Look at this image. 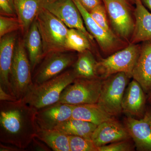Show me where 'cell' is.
Wrapping results in <instances>:
<instances>
[{
  "instance_id": "6da1fadb",
  "label": "cell",
  "mask_w": 151,
  "mask_h": 151,
  "mask_svg": "<svg viewBox=\"0 0 151 151\" xmlns=\"http://www.w3.org/2000/svg\"><path fill=\"white\" fill-rule=\"evenodd\" d=\"M37 110L22 100L0 101V141L24 150L35 139Z\"/></svg>"
},
{
  "instance_id": "7a4b0ae2",
  "label": "cell",
  "mask_w": 151,
  "mask_h": 151,
  "mask_svg": "<svg viewBox=\"0 0 151 151\" xmlns=\"http://www.w3.org/2000/svg\"><path fill=\"white\" fill-rule=\"evenodd\" d=\"M73 69L65 70L54 78L38 84H33L22 100L36 110L59 101L63 91L74 81Z\"/></svg>"
},
{
  "instance_id": "3957f363",
  "label": "cell",
  "mask_w": 151,
  "mask_h": 151,
  "mask_svg": "<svg viewBox=\"0 0 151 151\" xmlns=\"http://www.w3.org/2000/svg\"><path fill=\"white\" fill-rule=\"evenodd\" d=\"M35 20L43 43L44 58L52 52L68 51L65 40L69 29L62 21L43 7Z\"/></svg>"
},
{
  "instance_id": "277c9868",
  "label": "cell",
  "mask_w": 151,
  "mask_h": 151,
  "mask_svg": "<svg viewBox=\"0 0 151 151\" xmlns=\"http://www.w3.org/2000/svg\"><path fill=\"white\" fill-rule=\"evenodd\" d=\"M32 72L24 40L20 39L17 42L10 74L12 93L18 100L22 99L33 85Z\"/></svg>"
},
{
  "instance_id": "5b68a950",
  "label": "cell",
  "mask_w": 151,
  "mask_h": 151,
  "mask_svg": "<svg viewBox=\"0 0 151 151\" xmlns=\"http://www.w3.org/2000/svg\"><path fill=\"white\" fill-rule=\"evenodd\" d=\"M140 47L137 44L129 43L124 48L100 59L97 65L98 77L104 79L113 74L124 72L132 78Z\"/></svg>"
},
{
  "instance_id": "8992f818",
  "label": "cell",
  "mask_w": 151,
  "mask_h": 151,
  "mask_svg": "<svg viewBox=\"0 0 151 151\" xmlns=\"http://www.w3.org/2000/svg\"><path fill=\"white\" fill-rule=\"evenodd\" d=\"M113 32L130 43L135 26L134 9L127 0H102Z\"/></svg>"
},
{
  "instance_id": "52a82bcc",
  "label": "cell",
  "mask_w": 151,
  "mask_h": 151,
  "mask_svg": "<svg viewBox=\"0 0 151 151\" xmlns=\"http://www.w3.org/2000/svg\"><path fill=\"white\" fill-rule=\"evenodd\" d=\"M130 78L126 73L120 72L103 79L97 103L111 116L116 117L122 114V100Z\"/></svg>"
},
{
  "instance_id": "ba28073f",
  "label": "cell",
  "mask_w": 151,
  "mask_h": 151,
  "mask_svg": "<svg viewBox=\"0 0 151 151\" xmlns=\"http://www.w3.org/2000/svg\"><path fill=\"white\" fill-rule=\"evenodd\" d=\"M103 79L76 78L63 91L58 102L72 105L97 103Z\"/></svg>"
},
{
  "instance_id": "9c48e42d",
  "label": "cell",
  "mask_w": 151,
  "mask_h": 151,
  "mask_svg": "<svg viewBox=\"0 0 151 151\" xmlns=\"http://www.w3.org/2000/svg\"><path fill=\"white\" fill-rule=\"evenodd\" d=\"M73 1L81 13L86 29L95 39L101 50L107 56L129 45V43L123 40L116 34L108 32L99 25L78 0Z\"/></svg>"
},
{
  "instance_id": "30bf717a",
  "label": "cell",
  "mask_w": 151,
  "mask_h": 151,
  "mask_svg": "<svg viewBox=\"0 0 151 151\" xmlns=\"http://www.w3.org/2000/svg\"><path fill=\"white\" fill-rule=\"evenodd\" d=\"M70 51H57L45 57L32 76L33 84H38L57 76L73 65L77 56Z\"/></svg>"
},
{
  "instance_id": "8fae6325",
  "label": "cell",
  "mask_w": 151,
  "mask_h": 151,
  "mask_svg": "<svg viewBox=\"0 0 151 151\" xmlns=\"http://www.w3.org/2000/svg\"><path fill=\"white\" fill-rule=\"evenodd\" d=\"M43 7L59 19L69 29L81 31L91 42H94V37L86 29L81 13L73 0H45Z\"/></svg>"
},
{
  "instance_id": "7c38bea8",
  "label": "cell",
  "mask_w": 151,
  "mask_h": 151,
  "mask_svg": "<svg viewBox=\"0 0 151 151\" xmlns=\"http://www.w3.org/2000/svg\"><path fill=\"white\" fill-rule=\"evenodd\" d=\"M123 123L134 141L137 150L151 151V105L147 106L142 119L127 116Z\"/></svg>"
},
{
  "instance_id": "4fadbf2b",
  "label": "cell",
  "mask_w": 151,
  "mask_h": 151,
  "mask_svg": "<svg viewBox=\"0 0 151 151\" xmlns=\"http://www.w3.org/2000/svg\"><path fill=\"white\" fill-rule=\"evenodd\" d=\"M138 81L133 79L125 90L122 102V113L142 119L147 109V95Z\"/></svg>"
},
{
  "instance_id": "5bb4252c",
  "label": "cell",
  "mask_w": 151,
  "mask_h": 151,
  "mask_svg": "<svg viewBox=\"0 0 151 151\" xmlns=\"http://www.w3.org/2000/svg\"><path fill=\"white\" fill-rule=\"evenodd\" d=\"M131 139L124 124L116 118L97 126L91 137V140L97 147Z\"/></svg>"
},
{
  "instance_id": "9a60e30c",
  "label": "cell",
  "mask_w": 151,
  "mask_h": 151,
  "mask_svg": "<svg viewBox=\"0 0 151 151\" xmlns=\"http://www.w3.org/2000/svg\"><path fill=\"white\" fill-rule=\"evenodd\" d=\"M74 106L57 102L39 109L36 116L38 126L43 129H54L60 124L71 119Z\"/></svg>"
},
{
  "instance_id": "2e32d148",
  "label": "cell",
  "mask_w": 151,
  "mask_h": 151,
  "mask_svg": "<svg viewBox=\"0 0 151 151\" xmlns=\"http://www.w3.org/2000/svg\"><path fill=\"white\" fill-rule=\"evenodd\" d=\"M16 35L14 32L4 36L0 40V87L12 95L10 74L16 45Z\"/></svg>"
},
{
  "instance_id": "e0dca14e",
  "label": "cell",
  "mask_w": 151,
  "mask_h": 151,
  "mask_svg": "<svg viewBox=\"0 0 151 151\" xmlns=\"http://www.w3.org/2000/svg\"><path fill=\"white\" fill-rule=\"evenodd\" d=\"M146 94L151 91V40L144 42L132 73Z\"/></svg>"
},
{
  "instance_id": "ac0fdd59",
  "label": "cell",
  "mask_w": 151,
  "mask_h": 151,
  "mask_svg": "<svg viewBox=\"0 0 151 151\" xmlns=\"http://www.w3.org/2000/svg\"><path fill=\"white\" fill-rule=\"evenodd\" d=\"M135 4V26L130 43L151 40V14L141 0H136Z\"/></svg>"
},
{
  "instance_id": "d6986e66",
  "label": "cell",
  "mask_w": 151,
  "mask_h": 151,
  "mask_svg": "<svg viewBox=\"0 0 151 151\" xmlns=\"http://www.w3.org/2000/svg\"><path fill=\"white\" fill-rule=\"evenodd\" d=\"M45 0H14L17 17L25 35L43 8Z\"/></svg>"
},
{
  "instance_id": "ffe728a7",
  "label": "cell",
  "mask_w": 151,
  "mask_h": 151,
  "mask_svg": "<svg viewBox=\"0 0 151 151\" xmlns=\"http://www.w3.org/2000/svg\"><path fill=\"white\" fill-rule=\"evenodd\" d=\"M24 42L28 53L32 71L33 72L44 58L43 43L35 19L26 35Z\"/></svg>"
},
{
  "instance_id": "44dd1931",
  "label": "cell",
  "mask_w": 151,
  "mask_h": 151,
  "mask_svg": "<svg viewBox=\"0 0 151 151\" xmlns=\"http://www.w3.org/2000/svg\"><path fill=\"white\" fill-rule=\"evenodd\" d=\"M116 118L110 115L97 103L76 105L71 118L90 122L98 126L103 122Z\"/></svg>"
},
{
  "instance_id": "7402d4cb",
  "label": "cell",
  "mask_w": 151,
  "mask_h": 151,
  "mask_svg": "<svg viewBox=\"0 0 151 151\" xmlns=\"http://www.w3.org/2000/svg\"><path fill=\"white\" fill-rule=\"evenodd\" d=\"M97 62L90 50L78 52L73 65V71L76 78H99L97 73Z\"/></svg>"
},
{
  "instance_id": "603a6c76",
  "label": "cell",
  "mask_w": 151,
  "mask_h": 151,
  "mask_svg": "<svg viewBox=\"0 0 151 151\" xmlns=\"http://www.w3.org/2000/svg\"><path fill=\"white\" fill-rule=\"evenodd\" d=\"M36 139L55 151H70L69 137L56 129H43L38 127Z\"/></svg>"
},
{
  "instance_id": "cb8c5ba5",
  "label": "cell",
  "mask_w": 151,
  "mask_h": 151,
  "mask_svg": "<svg viewBox=\"0 0 151 151\" xmlns=\"http://www.w3.org/2000/svg\"><path fill=\"white\" fill-rule=\"evenodd\" d=\"M97 127L90 122L71 118L60 124L55 129L68 136H79L91 139L92 134Z\"/></svg>"
},
{
  "instance_id": "d4e9b609",
  "label": "cell",
  "mask_w": 151,
  "mask_h": 151,
  "mask_svg": "<svg viewBox=\"0 0 151 151\" xmlns=\"http://www.w3.org/2000/svg\"><path fill=\"white\" fill-rule=\"evenodd\" d=\"M91 42L86 35L76 29H68L65 40V47L68 51L81 52L91 50Z\"/></svg>"
},
{
  "instance_id": "484cf974",
  "label": "cell",
  "mask_w": 151,
  "mask_h": 151,
  "mask_svg": "<svg viewBox=\"0 0 151 151\" xmlns=\"http://www.w3.org/2000/svg\"><path fill=\"white\" fill-rule=\"evenodd\" d=\"M68 137L70 151H98V147L90 139L79 136Z\"/></svg>"
},
{
  "instance_id": "4316f807",
  "label": "cell",
  "mask_w": 151,
  "mask_h": 151,
  "mask_svg": "<svg viewBox=\"0 0 151 151\" xmlns=\"http://www.w3.org/2000/svg\"><path fill=\"white\" fill-rule=\"evenodd\" d=\"M21 29V25L17 17L0 16V37Z\"/></svg>"
},
{
  "instance_id": "83f0119b",
  "label": "cell",
  "mask_w": 151,
  "mask_h": 151,
  "mask_svg": "<svg viewBox=\"0 0 151 151\" xmlns=\"http://www.w3.org/2000/svg\"><path fill=\"white\" fill-rule=\"evenodd\" d=\"M89 13L94 20L103 29L108 32H114L109 25L108 14L103 3L93 9Z\"/></svg>"
},
{
  "instance_id": "f1b7e54d",
  "label": "cell",
  "mask_w": 151,
  "mask_h": 151,
  "mask_svg": "<svg viewBox=\"0 0 151 151\" xmlns=\"http://www.w3.org/2000/svg\"><path fill=\"white\" fill-rule=\"evenodd\" d=\"M134 143L132 139L119 141L98 147V151H132L135 150Z\"/></svg>"
},
{
  "instance_id": "f546056e",
  "label": "cell",
  "mask_w": 151,
  "mask_h": 151,
  "mask_svg": "<svg viewBox=\"0 0 151 151\" xmlns=\"http://www.w3.org/2000/svg\"><path fill=\"white\" fill-rule=\"evenodd\" d=\"M0 14L5 16L17 17L14 0H0Z\"/></svg>"
},
{
  "instance_id": "4dcf8cb0",
  "label": "cell",
  "mask_w": 151,
  "mask_h": 151,
  "mask_svg": "<svg viewBox=\"0 0 151 151\" xmlns=\"http://www.w3.org/2000/svg\"><path fill=\"white\" fill-rule=\"evenodd\" d=\"M82 6L90 12L92 10L103 4L102 0H78Z\"/></svg>"
},
{
  "instance_id": "1f68e13d",
  "label": "cell",
  "mask_w": 151,
  "mask_h": 151,
  "mask_svg": "<svg viewBox=\"0 0 151 151\" xmlns=\"http://www.w3.org/2000/svg\"><path fill=\"white\" fill-rule=\"evenodd\" d=\"M18 100L10 94L5 92L0 87V101H15Z\"/></svg>"
},
{
  "instance_id": "d6a6232c",
  "label": "cell",
  "mask_w": 151,
  "mask_h": 151,
  "mask_svg": "<svg viewBox=\"0 0 151 151\" xmlns=\"http://www.w3.org/2000/svg\"><path fill=\"white\" fill-rule=\"evenodd\" d=\"M4 145L2 143H1V151H18L20 149L18 148L15 146L10 145V146H6Z\"/></svg>"
},
{
  "instance_id": "836d02e7",
  "label": "cell",
  "mask_w": 151,
  "mask_h": 151,
  "mask_svg": "<svg viewBox=\"0 0 151 151\" xmlns=\"http://www.w3.org/2000/svg\"><path fill=\"white\" fill-rule=\"evenodd\" d=\"M143 4L151 10V0H141Z\"/></svg>"
},
{
  "instance_id": "e575fe53",
  "label": "cell",
  "mask_w": 151,
  "mask_h": 151,
  "mask_svg": "<svg viewBox=\"0 0 151 151\" xmlns=\"http://www.w3.org/2000/svg\"><path fill=\"white\" fill-rule=\"evenodd\" d=\"M147 101L149 105H151V91L147 94Z\"/></svg>"
},
{
  "instance_id": "d590c367",
  "label": "cell",
  "mask_w": 151,
  "mask_h": 151,
  "mask_svg": "<svg viewBox=\"0 0 151 151\" xmlns=\"http://www.w3.org/2000/svg\"><path fill=\"white\" fill-rule=\"evenodd\" d=\"M127 1L129 2L132 5L135 4L136 2V0H127Z\"/></svg>"
}]
</instances>
